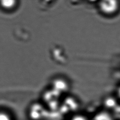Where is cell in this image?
Segmentation results:
<instances>
[{
	"mask_svg": "<svg viewBox=\"0 0 120 120\" xmlns=\"http://www.w3.org/2000/svg\"><path fill=\"white\" fill-rule=\"evenodd\" d=\"M99 7L102 12L106 14L114 13L118 8V0H100Z\"/></svg>",
	"mask_w": 120,
	"mask_h": 120,
	"instance_id": "cell-1",
	"label": "cell"
},
{
	"mask_svg": "<svg viewBox=\"0 0 120 120\" xmlns=\"http://www.w3.org/2000/svg\"><path fill=\"white\" fill-rule=\"evenodd\" d=\"M93 120H113L112 116L107 112H100L93 117Z\"/></svg>",
	"mask_w": 120,
	"mask_h": 120,
	"instance_id": "cell-2",
	"label": "cell"
},
{
	"mask_svg": "<svg viewBox=\"0 0 120 120\" xmlns=\"http://www.w3.org/2000/svg\"><path fill=\"white\" fill-rule=\"evenodd\" d=\"M16 3V0H0V4L4 9L9 10L14 8Z\"/></svg>",
	"mask_w": 120,
	"mask_h": 120,
	"instance_id": "cell-3",
	"label": "cell"
},
{
	"mask_svg": "<svg viewBox=\"0 0 120 120\" xmlns=\"http://www.w3.org/2000/svg\"><path fill=\"white\" fill-rule=\"evenodd\" d=\"M54 88L56 90H58L60 91H64L67 87L66 83L62 80H57L55 81L54 83Z\"/></svg>",
	"mask_w": 120,
	"mask_h": 120,
	"instance_id": "cell-4",
	"label": "cell"
},
{
	"mask_svg": "<svg viewBox=\"0 0 120 120\" xmlns=\"http://www.w3.org/2000/svg\"><path fill=\"white\" fill-rule=\"evenodd\" d=\"M0 120H14V117L10 112L0 109Z\"/></svg>",
	"mask_w": 120,
	"mask_h": 120,
	"instance_id": "cell-5",
	"label": "cell"
},
{
	"mask_svg": "<svg viewBox=\"0 0 120 120\" xmlns=\"http://www.w3.org/2000/svg\"><path fill=\"white\" fill-rule=\"evenodd\" d=\"M105 105L108 108L114 107L116 106V100L112 98H108L105 101Z\"/></svg>",
	"mask_w": 120,
	"mask_h": 120,
	"instance_id": "cell-6",
	"label": "cell"
},
{
	"mask_svg": "<svg viewBox=\"0 0 120 120\" xmlns=\"http://www.w3.org/2000/svg\"><path fill=\"white\" fill-rule=\"evenodd\" d=\"M117 94L118 95V97L120 98V87L119 88L118 90V91H117Z\"/></svg>",
	"mask_w": 120,
	"mask_h": 120,
	"instance_id": "cell-7",
	"label": "cell"
},
{
	"mask_svg": "<svg viewBox=\"0 0 120 120\" xmlns=\"http://www.w3.org/2000/svg\"><path fill=\"white\" fill-rule=\"evenodd\" d=\"M89 0L90 2H95V1H97V0Z\"/></svg>",
	"mask_w": 120,
	"mask_h": 120,
	"instance_id": "cell-8",
	"label": "cell"
}]
</instances>
